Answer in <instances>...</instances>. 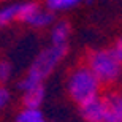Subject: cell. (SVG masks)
Wrapping results in <instances>:
<instances>
[{"mask_svg": "<svg viewBox=\"0 0 122 122\" xmlns=\"http://www.w3.org/2000/svg\"><path fill=\"white\" fill-rule=\"evenodd\" d=\"M82 62L92 70L103 89L114 84L121 76L122 62L116 56L114 49H92L84 56Z\"/></svg>", "mask_w": 122, "mask_h": 122, "instance_id": "obj_2", "label": "cell"}, {"mask_svg": "<svg viewBox=\"0 0 122 122\" xmlns=\"http://www.w3.org/2000/svg\"><path fill=\"white\" fill-rule=\"evenodd\" d=\"M52 21H54V16L51 13V10H41L40 6H38L24 22L32 25V27L40 29V27H48L49 24H52Z\"/></svg>", "mask_w": 122, "mask_h": 122, "instance_id": "obj_7", "label": "cell"}, {"mask_svg": "<svg viewBox=\"0 0 122 122\" xmlns=\"http://www.w3.org/2000/svg\"><path fill=\"white\" fill-rule=\"evenodd\" d=\"M10 102V92L8 89H5V87L0 86V109H3Z\"/></svg>", "mask_w": 122, "mask_h": 122, "instance_id": "obj_13", "label": "cell"}, {"mask_svg": "<svg viewBox=\"0 0 122 122\" xmlns=\"http://www.w3.org/2000/svg\"><path fill=\"white\" fill-rule=\"evenodd\" d=\"M113 49H114V52H116V56L119 57V60L122 62V36L119 38L117 41H116V45H114Z\"/></svg>", "mask_w": 122, "mask_h": 122, "instance_id": "obj_14", "label": "cell"}, {"mask_svg": "<svg viewBox=\"0 0 122 122\" xmlns=\"http://www.w3.org/2000/svg\"><path fill=\"white\" fill-rule=\"evenodd\" d=\"M102 89L103 87H102L100 81L84 62L71 68V71L68 73L67 91L70 98L75 103L82 105L89 100L95 98Z\"/></svg>", "mask_w": 122, "mask_h": 122, "instance_id": "obj_3", "label": "cell"}, {"mask_svg": "<svg viewBox=\"0 0 122 122\" xmlns=\"http://www.w3.org/2000/svg\"><path fill=\"white\" fill-rule=\"evenodd\" d=\"M65 54H67V45H51L49 48L43 49L32 62L27 75L22 78L18 87L24 92L43 84V79H46L52 73L56 65L65 57Z\"/></svg>", "mask_w": 122, "mask_h": 122, "instance_id": "obj_1", "label": "cell"}, {"mask_svg": "<svg viewBox=\"0 0 122 122\" xmlns=\"http://www.w3.org/2000/svg\"><path fill=\"white\" fill-rule=\"evenodd\" d=\"M79 111H81V116L84 117L86 122H103L105 121L103 97L97 95L95 98L79 105Z\"/></svg>", "mask_w": 122, "mask_h": 122, "instance_id": "obj_5", "label": "cell"}, {"mask_svg": "<svg viewBox=\"0 0 122 122\" xmlns=\"http://www.w3.org/2000/svg\"><path fill=\"white\" fill-rule=\"evenodd\" d=\"M14 21H19V3L2 6L0 8V29L13 24Z\"/></svg>", "mask_w": 122, "mask_h": 122, "instance_id": "obj_8", "label": "cell"}, {"mask_svg": "<svg viewBox=\"0 0 122 122\" xmlns=\"http://www.w3.org/2000/svg\"><path fill=\"white\" fill-rule=\"evenodd\" d=\"M16 122H46L45 116L41 114L40 109L35 108H24L16 116Z\"/></svg>", "mask_w": 122, "mask_h": 122, "instance_id": "obj_10", "label": "cell"}, {"mask_svg": "<svg viewBox=\"0 0 122 122\" xmlns=\"http://www.w3.org/2000/svg\"><path fill=\"white\" fill-rule=\"evenodd\" d=\"M102 97L105 105L103 122H122V91H108Z\"/></svg>", "mask_w": 122, "mask_h": 122, "instance_id": "obj_4", "label": "cell"}, {"mask_svg": "<svg viewBox=\"0 0 122 122\" xmlns=\"http://www.w3.org/2000/svg\"><path fill=\"white\" fill-rule=\"evenodd\" d=\"M68 35H70V24L67 21H60L51 32V41L52 45H67Z\"/></svg>", "mask_w": 122, "mask_h": 122, "instance_id": "obj_9", "label": "cell"}, {"mask_svg": "<svg viewBox=\"0 0 122 122\" xmlns=\"http://www.w3.org/2000/svg\"><path fill=\"white\" fill-rule=\"evenodd\" d=\"M81 0H46V6L51 11H59V10H67L78 5Z\"/></svg>", "mask_w": 122, "mask_h": 122, "instance_id": "obj_11", "label": "cell"}, {"mask_svg": "<svg viewBox=\"0 0 122 122\" xmlns=\"http://www.w3.org/2000/svg\"><path fill=\"white\" fill-rule=\"evenodd\" d=\"M11 75H13V65L8 60H0V82L10 81Z\"/></svg>", "mask_w": 122, "mask_h": 122, "instance_id": "obj_12", "label": "cell"}, {"mask_svg": "<svg viewBox=\"0 0 122 122\" xmlns=\"http://www.w3.org/2000/svg\"><path fill=\"white\" fill-rule=\"evenodd\" d=\"M43 100H45V87H43V84H40V86H36V87H32L29 91H24V94H22L24 108L38 109L40 105L43 103Z\"/></svg>", "mask_w": 122, "mask_h": 122, "instance_id": "obj_6", "label": "cell"}]
</instances>
